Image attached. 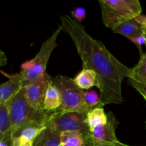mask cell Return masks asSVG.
Wrapping results in <instances>:
<instances>
[{"instance_id":"cell-1","label":"cell","mask_w":146,"mask_h":146,"mask_svg":"<svg viewBox=\"0 0 146 146\" xmlns=\"http://www.w3.org/2000/svg\"><path fill=\"white\" fill-rule=\"evenodd\" d=\"M60 19V25L71 38L83 68L92 70L96 74V86L100 91L101 106L122 104V83L128 77L131 68L117 59L101 41L93 38L81 23L68 15Z\"/></svg>"},{"instance_id":"cell-2","label":"cell","mask_w":146,"mask_h":146,"mask_svg":"<svg viewBox=\"0 0 146 146\" xmlns=\"http://www.w3.org/2000/svg\"><path fill=\"white\" fill-rule=\"evenodd\" d=\"M54 113V111H37L31 108L26 101L21 88L12 97L10 103L11 137L27 125H43L48 127Z\"/></svg>"},{"instance_id":"cell-3","label":"cell","mask_w":146,"mask_h":146,"mask_svg":"<svg viewBox=\"0 0 146 146\" xmlns=\"http://www.w3.org/2000/svg\"><path fill=\"white\" fill-rule=\"evenodd\" d=\"M102 21L107 28L141 15L142 7L138 0H99Z\"/></svg>"},{"instance_id":"cell-4","label":"cell","mask_w":146,"mask_h":146,"mask_svg":"<svg viewBox=\"0 0 146 146\" xmlns=\"http://www.w3.org/2000/svg\"><path fill=\"white\" fill-rule=\"evenodd\" d=\"M51 83L55 86L61 95L62 103L57 111L60 113H80L88 114L93 108L86 105L84 91L76 84L73 78L58 75L51 77Z\"/></svg>"},{"instance_id":"cell-5","label":"cell","mask_w":146,"mask_h":146,"mask_svg":"<svg viewBox=\"0 0 146 146\" xmlns=\"http://www.w3.org/2000/svg\"><path fill=\"white\" fill-rule=\"evenodd\" d=\"M63 31L61 25L54 31L49 38H47L41 46L38 54L31 60L25 61L21 65V73L22 76V87L32 82L41 76L46 71L48 60L53 51L57 46V38L61 31Z\"/></svg>"},{"instance_id":"cell-6","label":"cell","mask_w":146,"mask_h":146,"mask_svg":"<svg viewBox=\"0 0 146 146\" xmlns=\"http://www.w3.org/2000/svg\"><path fill=\"white\" fill-rule=\"evenodd\" d=\"M48 128L57 133L65 131H79L88 141L91 131L86 123V114L80 113H60L55 111Z\"/></svg>"},{"instance_id":"cell-7","label":"cell","mask_w":146,"mask_h":146,"mask_svg":"<svg viewBox=\"0 0 146 146\" xmlns=\"http://www.w3.org/2000/svg\"><path fill=\"white\" fill-rule=\"evenodd\" d=\"M108 121L105 125L97 126L91 131L86 146H117L120 142L116 135V129L119 125L116 117L112 112L107 113Z\"/></svg>"},{"instance_id":"cell-8","label":"cell","mask_w":146,"mask_h":146,"mask_svg":"<svg viewBox=\"0 0 146 146\" xmlns=\"http://www.w3.org/2000/svg\"><path fill=\"white\" fill-rule=\"evenodd\" d=\"M51 84V77L46 72L32 82L22 87L26 101L31 108L37 111H45L43 105L46 93Z\"/></svg>"},{"instance_id":"cell-9","label":"cell","mask_w":146,"mask_h":146,"mask_svg":"<svg viewBox=\"0 0 146 146\" xmlns=\"http://www.w3.org/2000/svg\"><path fill=\"white\" fill-rule=\"evenodd\" d=\"M128 82L141 96H146V52L141 56L136 66L131 68Z\"/></svg>"},{"instance_id":"cell-10","label":"cell","mask_w":146,"mask_h":146,"mask_svg":"<svg viewBox=\"0 0 146 146\" xmlns=\"http://www.w3.org/2000/svg\"><path fill=\"white\" fill-rule=\"evenodd\" d=\"M48 127L43 125H30L24 127L14 134L11 140V146H19L28 142H34Z\"/></svg>"},{"instance_id":"cell-11","label":"cell","mask_w":146,"mask_h":146,"mask_svg":"<svg viewBox=\"0 0 146 146\" xmlns=\"http://www.w3.org/2000/svg\"><path fill=\"white\" fill-rule=\"evenodd\" d=\"M22 88L21 73L9 76V80L0 84V106L11 99Z\"/></svg>"},{"instance_id":"cell-12","label":"cell","mask_w":146,"mask_h":146,"mask_svg":"<svg viewBox=\"0 0 146 146\" xmlns=\"http://www.w3.org/2000/svg\"><path fill=\"white\" fill-rule=\"evenodd\" d=\"M11 98L0 106V140L9 146H11L12 140L9 115V107Z\"/></svg>"},{"instance_id":"cell-13","label":"cell","mask_w":146,"mask_h":146,"mask_svg":"<svg viewBox=\"0 0 146 146\" xmlns=\"http://www.w3.org/2000/svg\"><path fill=\"white\" fill-rule=\"evenodd\" d=\"M111 29L114 33L121 34L128 39L144 34L142 27L134 19L121 23Z\"/></svg>"},{"instance_id":"cell-14","label":"cell","mask_w":146,"mask_h":146,"mask_svg":"<svg viewBox=\"0 0 146 146\" xmlns=\"http://www.w3.org/2000/svg\"><path fill=\"white\" fill-rule=\"evenodd\" d=\"M62 103L59 90L51 83L47 89L44 98L43 108L46 112H54L60 108Z\"/></svg>"},{"instance_id":"cell-15","label":"cell","mask_w":146,"mask_h":146,"mask_svg":"<svg viewBox=\"0 0 146 146\" xmlns=\"http://www.w3.org/2000/svg\"><path fill=\"white\" fill-rule=\"evenodd\" d=\"M108 121V115L104 107L97 106L91 109L86 115V123L90 131L101 125H105Z\"/></svg>"},{"instance_id":"cell-16","label":"cell","mask_w":146,"mask_h":146,"mask_svg":"<svg viewBox=\"0 0 146 146\" xmlns=\"http://www.w3.org/2000/svg\"><path fill=\"white\" fill-rule=\"evenodd\" d=\"M74 80L80 88L88 90L96 85V74L92 70L83 68Z\"/></svg>"},{"instance_id":"cell-17","label":"cell","mask_w":146,"mask_h":146,"mask_svg":"<svg viewBox=\"0 0 146 146\" xmlns=\"http://www.w3.org/2000/svg\"><path fill=\"white\" fill-rule=\"evenodd\" d=\"M61 146H86L84 135L79 131H65L59 134Z\"/></svg>"},{"instance_id":"cell-18","label":"cell","mask_w":146,"mask_h":146,"mask_svg":"<svg viewBox=\"0 0 146 146\" xmlns=\"http://www.w3.org/2000/svg\"><path fill=\"white\" fill-rule=\"evenodd\" d=\"M33 146H61L59 133L47 128L33 142Z\"/></svg>"},{"instance_id":"cell-19","label":"cell","mask_w":146,"mask_h":146,"mask_svg":"<svg viewBox=\"0 0 146 146\" xmlns=\"http://www.w3.org/2000/svg\"><path fill=\"white\" fill-rule=\"evenodd\" d=\"M84 98H85L86 104L89 108H94L97 106H102L101 104L100 95L97 94L95 90L85 91Z\"/></svg>"},{"instance_id":"cell-20","label":"cell","mask_w":146,"mask_h":146,"mask_svg":"<svg viewBox=\"0 0 146 146\" xmlns=\"http://www.w3.org/2000/svg\"><path fill=\"white\" fill-rule=\"evenodd\" d=\"M71 14L72 18L79 23H81L86 17V11L84 7H77L71 11Z\"/></svg>"},{"instance_id":"cell-21","label":"cell","mask_w":146,"mask_h":146,"mask_svg":"<svg viewBox=\"0 0 146 146\" xmlns=\"http://www.w3.org/2000/svg\"><path fill=\"white\" fill-rule=\"evenodd\" d=\"M129 40L131 41V42H133L134 44L136 45L137 48H138V50H139L140 51L141 56L143 55V51H142V46L144 45V44L145 45L146 44L145 36L144 35V34H143V35L133 37V38H130Z\"/></svg>"},{"instance_id":"cell-22","label":"cell","mask_w":146,"mask_h":146,"mask_svg":"<svg viewBox=\"0 0 146 146\" xmlns=\"http://www.w3.org/2000/svg\"><path fill=\"white\" fill-rule=\"evenodd\" d=\"M134 19L140 24V25L142 27L143 31V34L146 35V16L145 15H141L138 16L137 17H135Z\"/></svg>"},{"instance_id":"cell-23","label":"cell","mask_w":146,"mask_h":146,"mask_svg":"<svg viewBox=\"0 0 146 146\" xmlns=\"http://www.w3.org/2000/svg\"><path fill=\"white\" fill-rule=\"evenodd\" d=\"M7 62H8V59H7L5 53L0 50V67L7 65Z\"/></svg>"},{"instance_id":"cell-24","label":"cell","mask_w":146,"mask_h":146,"mask_svg":"<svg viewBox=\"0 0 146 146\" xmlns=\"http://www.w3.org/2000/svg\"><path fill=\"white\" fill-rule=\"evenodd\" d=\"M19 146H33V142L32 141H31V142L26 143L23 144V145H21Z\"/></svg>"},{"instance_id":"cell-25","label":"cell","mask_w":146,"mask_h":146,"mask_svg":"<svg viewBox=\"0 0 146 146\" xmlns=\"http://www.w3.org/2000/svg\"><path fill=\"white\" fill-rule=\"evenodd\" d=\"M117 146H132V145H126V144L123 143H121V142H119L118 143V145H117ZM145 146H146V145H145Z\"/></svg>"},{"instance_id":"cell-26","label":"cell","mask_w":146,"mask_h":146,"mask_svg":"<svg viewBox=\"0 0 146 146\" xmlns=\"http://www.w3.org/2000/svg\"><path fill=\"white\" fill-rule=\"evenodd\" d=\"M0 146H9V145H8L7 144H6L5 143H4L3 141H1V140H0Z\"/></svg>"},{"instance_id":"cell-27","label":"cell","mask_w":146,"mask_h":146,"mask_svg":"<svg viewBox=\"0 0 146 146\" xmlns=\"http://www.w3.org/2000/svg\"><path fill=\"white\" fill-rule=\"evenodd\" d=\"M142 97L144 98V100H145V103H146V96H143ZM145 127H146V122H145Z\"/></svg>"},{"instance_id":"cell-28","label":"cell","mask_w":146,"mask_h":146,"mask_svg":"<svg viewBox=\"0 0 146 146\" xmlns=\"http://www.w3.org/2000/svg\"><path fill=\"white\" fill-rule=\"evenodd\" d=\"M144 35H145V34H144ZM145 38H146V35H145ZM145 46H146V44H145Z\"/></svg>"}]
</instances>
